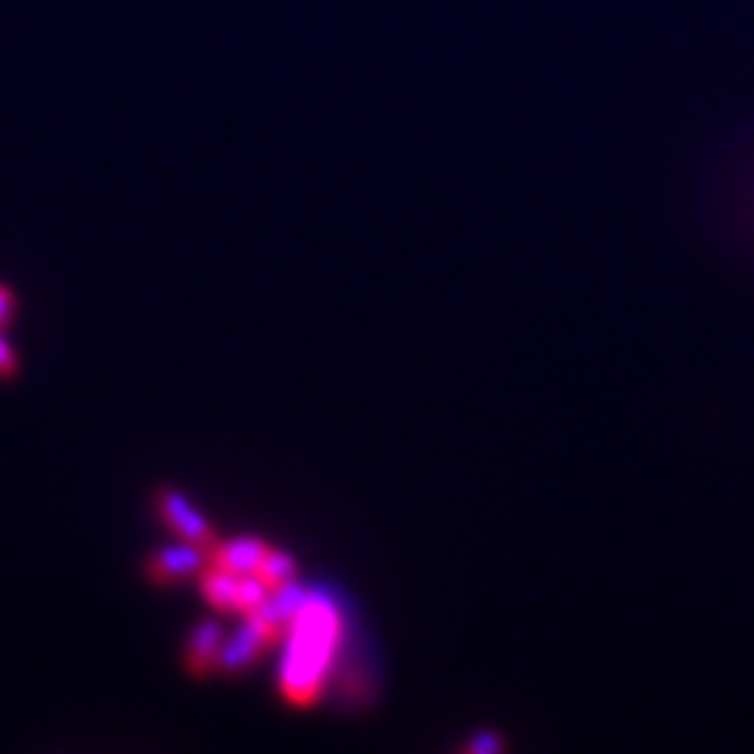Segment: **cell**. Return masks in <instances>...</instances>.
Returning <instances> with one entry per match:
<instances>
[{
	"label": "cell",
	"instance_id": "1",
	"mask_svg": "<svg viewBox=\"0 0 754 754\" xmlns=\"http://www.w3.org/2000/svg\"><path fill=\"white\" fill-rule=\"evenodd\" d=\"M288 654H285L280 688L294 707H308L322 696L330 663L342 640V618L327 598L310 595L291 620Z\"/></svg>",
	"mask_w": 754,
	"mask_h": 754
},
{
	"label": "cell",
	"instance_id": "2",
	"mask_svg": "<svg viewBox=\"0 0 754 754\" xmlns=\"http://www.w3.org/2000/svg\"><path fill=\"white\" fill-rule=\"evenodd\" d=\"M157 511H160L162 522H165L168 529L174 531L182 542L199 545L207 554L219 545V536H215L213 526H210L194 503L187 500L182 492H176L174 486L157 490Z\"/></svg>",
	"mask_w": 754,
	"mask_h": 754
},
{
	"label": "cell",
	"instance_id": "3",
	"mask_svg": "<svg viewBox=\"0 0 754 754\" xmlns=\"http://www.w3.org/2000/svg\"><path fill=\"white\" fill-rule=\"evenodd\" d=\"M277 634L271 632L258 615H244V623L238 626V632L233 638H224L215 670H221L226 677H238V673H244V670H249L251 665L258 663L265 648L271 643H277Z\"/></svg>",
	"mask_w": 754,
	"mask_h": 754
},
{
	"label": "cell",
	"instance_id": "4",
	"mask_svg": "<svg viewBox=\"0 0 754 754\" xmlns=\"http://www.w3.org/2000/svg\"><path fill=\"white\" fill-rule=\"evenodd\" d=\"M207 561H210V554L205 548L182 542V545H165L151 554L143 561V573L154 584H174L187 576H199L207 568Z\"/></svg>",
	"mask_w": 754,
	"mask_h": 754
},
{
	"label": "cell",
	"instance_id": "5",
	"mask_svg": "<svg viewBox=\"0 0 754 754\" xmlns=\"http://www.w3.org/2000/svg\"><path fill=\"white\" fill-rule=\"evenodd\" d=\"M221 645H224V626L219 620L207 618L196 623L187 634L185 643V668L190 677H210L219 663Z\"/></svg>",
	"mask_w": 754,
	"mask_h": 754
},
{
	"label": "cell",
	"instance_id": "6",
	"mask_svg": "<svg viewBox=\"0 0 754 754\" xmlns=\"http://www.w3.org/2000/svg\"><path fill=\"white\" fill-rule=\"evenodd\" d=\"M269 548V542L260 540V536H235V540L219 542V545L210 551V565L230 570V573L235 576L258 573L260 561H263Z\"/></svg>",
	"mask_w": 754,
	"mask_h": 754
},
{
	"label": "cell",
	"instance_id": "7",
	"mask_svg": "<svg viewBox=\"0 0 754 754\" xmlns=\"http://www.w3.org/2000/svg\"><path fill=\"white\" fill-rule=\"evenodd\" d=\"M238 581L240 576L230 573L224 568H205L199 573V586L205 601L219 613H238Z\"/></svg>",
	"mask_w": 754,
	"mask_h": 754
},
{
	"label": "cell",
	"instance_id": "8",
	"mask_svg": "<svg viewBox=\"0 0 754 754\" xmlns=\"http://www.w3.org/2000/svg\"><path fill=\"white\" fill-rule=\"evenodd\" d=\"M258 576L269 586L285 584V581L297 579V559H294V556H291L288 551L269 548V551H265L263 561H260Z\"/></svg>",
	"mask_w": 754,
	"mask_h": 754
},
{
	"label": "cell",
	"instance_id": "9",
	"mask_svg": "<svg viewBox=\"0 0 754 754\" xmlns=\"http://www.w3.org/2000/svg\"><path fill=\"white\" fill-rule=\"evenodd\" d=\"M271 593H274V586L265 584V581L260 579L258 573L240 576V581H238V613L240 615L255 613V609H260V606L269 601Z\"/></svg>",
	"mask_w": 754,
	"mask_h": 754
},
{
	"label": "cell",
	"instance_id": "10",
	"mask_svg": "<svg viewBox=\"0 0 754 754\" xmlns=\"http://www.w3.org/2000/svg\"><path fill=\"white\" fill-rule=\"evenodd\" d=\"M14 308H17V299H14V291L7 283H0V330H9L14 322Z\"/></svg>",
	"mask_w": 754,
	"mask_h": 754
},
{
	"label": "cell",
	"instance_id": "11",
	"mask_svg": "<svg viewBox=\"0 0 754 754\" xmlns=\"http://www.w3.org/2000/svg\"><path fill=\"white\" fill-rule=\"evenodd\" d=\"M17 369H20V361H17V355H14V349H12V344L0 335V378L3 381H9V378H14L17 374Z\"/></svg>",
	"mask_w": 754,
	"mask_h": 754
},
{
	"label": "cell",
	"instance_id": "12",
	"mask_svg": "<svg viewBox=\"0 0 754 754\" xmlns=\"http://www.w3.org/2000/svg\"><path fill=\"white\" fill-rule=\"evenodd\" d=\"M500 749V741H495L492 736H481L467 746V752H497Z\"/></svg>",
	"mask_w": 754,
	"mask_h": 754
}]
</instances>
